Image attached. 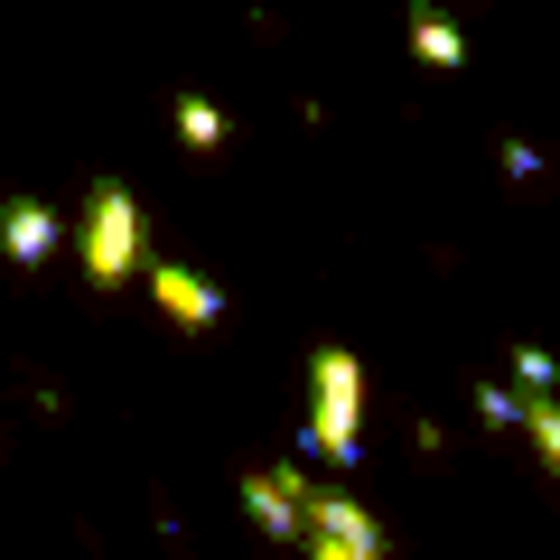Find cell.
Listing matches in <instances>:
<instances>
[{
    "mask_svg": "<svg viewBox=\"0 0 560 560\" xmlns=\"http://www.w3.org/2000/svg\"><path fill=\"white\" fill-rule=\"evenodd\" d=\"M300 448L327 467H355L364 458V364L346 346H318L308 355V420H300Z\"/></svg>",
    "mask_w": 560,
    "mask_h": 560,
    "instance_id": "obj_1",
    "label": "cell"
},
{
    "mask_svg": "<svg viewBox=\"0 0 560 560\" xmlns=\"http://www.w3.org/2000/svg\"><path fill=\"white\" fill-rule=\"evenodd\" d=\"M140 253H150V224H140V197L121 178H103L84 197V224H75V261L94 290H131L140 280Z\"/></svg>",
    "mask_w": 560,
    "mask_h": 560,
    "instance_id": "obj_2",
    "label": "cell"
},
{
    "mask_svg": "<svg viewBox=\"0 0 560 560\" xmlns=\"http://www.w3.org/2000/svg\"><path fill=\"white\" fill-rule=\"evenodd\" d=\"M300 541H308L318 560H393V533L374 523V504L318 495V486H308V504H300Z\"/></svg>",
    "mask_w": 560,
    "mask_h": 560,
    "instance_id": "obj_3",
    "label": "cell"
},
{
    "mask_svg": "<svg viewBox=\"0 0 560 560\" xmlns=\"http://www.w3.org/2000/svg\"><path fill=\"white\" fill-rule=\"evenodd\" d=\"M140 271H150V300H160L168 318L187 327V337H206V327H224V290H215V280L178 271V261H160V253H140Z\"/></svg>",
    "mask_w": 560,
    "mask_h": 560,
    "instance_id": "obj_4",
    "label": "cell"
},
{
    "mask_svg": "<svg viewBox=\"0 0 560 560\" xmlns=\"http://www.w3.org/2000/svg\"><path fill=\"white\" fill-rule=\"evenodd\" d=\"M66 243V215L38 197H0V261H20V271H38V261H57Z\"/></svg>",
    "mask_w": 560,
    "mask_h": 560,
    "instance_id": "obj_5",
    "label": "cell"
},
{
    "mask_svg": "<svg viewBox=\"0 0 560 560\" xmlns=\"http://www.w3.org/2000/svg\"><path fill=\"white\" fill-rule=\"evenodd\" d=\"M300 504H308L300 467H253V477H243V514H253L271 541H300Z\"/></svg>",
    "mask_w": 560,
    "mask_h": 560,
    "instance_id": "obj_6",
    "label": "cell"
},
{
    "mask_svg": "<svg viewBox=\"0 0 560 560\" xmlns=\"http://www.w3.org/2000/svg\"><path fill=\"white\" fill-rule=\"evenodd\" d=\"M401 28H411V57H420V66H440V75H458V66H467V28L448 20V10L411 0V10H401Z\"/></svg>",
    "mask_w": 560,
    "mask_h": 560,
    "instance_id": "obj_7",
    "label": "cell"
},
{
    "mask_svg": "<svg viewBox=\"0 0 560 560\" xmlns=\"http://www.w3.org/2000/svg\"><path fill=\"white\" fill-rule=\"evenodd\" d=\"M224 131H234V121H224L215 94H178V140L197 150V160H206V150H224Z\"/></svg>",
    "mask_w": 560,
    "mask_h": 560,
    "instance_id": "obj_8",
    "label": "cell"
},
{
    "mask_svg": "<svg viewBox=\"0 0 560 560\" xmlns=\"http://www.w3.org/2000/svg\"><path fill=\"white\" fill-rule=\"evenodd\" d=\"M523 430H533V448H541V467H551V477H560V401L551 393H523Z\"/></svg>",
    "mask_w": 560,
    "mask_h": 560,
    "instance_id": "obj_9",
    "label": "cell"
},
{
    "mask_svg": "<svg viewBox=\"0 0 560 560\" xmlns=\"http://www.w3.org/2000/svg\"><path fill=\"white\" fill-rule=\"evenodd\" d=\"M495 168H504V178H541V168H551V160H541V150H533V140H504V150H495Z\"/></svg>",
    "mask_w": 560,
    "mask_h": 560,
    "instance_id": "obj_10",
    "label": "cell"
},
{
    "mask_svg": "<svg viewBox=\"0 0 560 560\" xmlns=\"http://www.w3.org/2000/svg\"><path fill=\"white\" fill-rule=\"evenodd\" d=\"M477 411H486V430H514L523 393H504V383H477Z\"/></svg>",
    "mask_w": 560,
    "mask_h": 560,
    "instance_id": "obj_11",
    "label": "cell"
},
{
    "mask_svg": "<svg viewBox=\"0 0 560 560\" xmlns=\"http://www.w3.org/2000/svg\"><path fill=\"white\" fill-rule=\"evenodd\" d=\"M514 383L523 393H551V355H541V346H514Z\"/></svg>",
    "mask_w": 560,
    "mask_h": 560,
    "instance_id": "obj_12",
    "label": "cell"
}]
</instances>
